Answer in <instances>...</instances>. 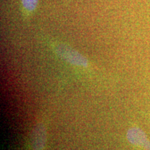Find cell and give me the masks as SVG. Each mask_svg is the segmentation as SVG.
I'll list each match as a JSON object with an SVG mask.
<instances>
[{
  "mask_svg": "<svg viewBox=\"0 0 150 150\" xmlns=\"http://www.w3.org/2000/svg\"><path fill=\"white\" fill-rule=\"evenodd\" d=\"M51 46L57 55L69 63L79 66L88 65L87 60L70 47L59 42H52Z\"/></svg>",
  "mask_w": 150,
  "mask_h": 150,
  "instance_id": "6da1fadb",
  "label": "cell"
},
{
  "mask_svg": "<svg viewBox=\"0 0 150 150\" xmlns=\"http://www.w3.org/2000/svg\"><path fill=\"white\" fill-rule=\"evenodd\" d=\"M127 139L132 145L142 148L144 150H150V142L143 131L139 127H132L127 132Z\"/></svg>",
  "mask_w": 150,
  "mask_h": 150,
  "instance_id": "7a4b0ae2",
  "label": "cell"
},
{
  "mask_svg": "<svg viewBox=\"0 0 150 150\" xmlns=\"http://www.w3.org/2000/svg\"><path fill=\"white\" fill-rule=\"evenodd\" d=\"M39 0H20L22 14L25 20H29L37 10Z\"/></svg>",
  "mask_w": 150,
  "mask_h": 150,
  "instance_id": "3957f363",
  "label": "cell"
}]
</instances>
